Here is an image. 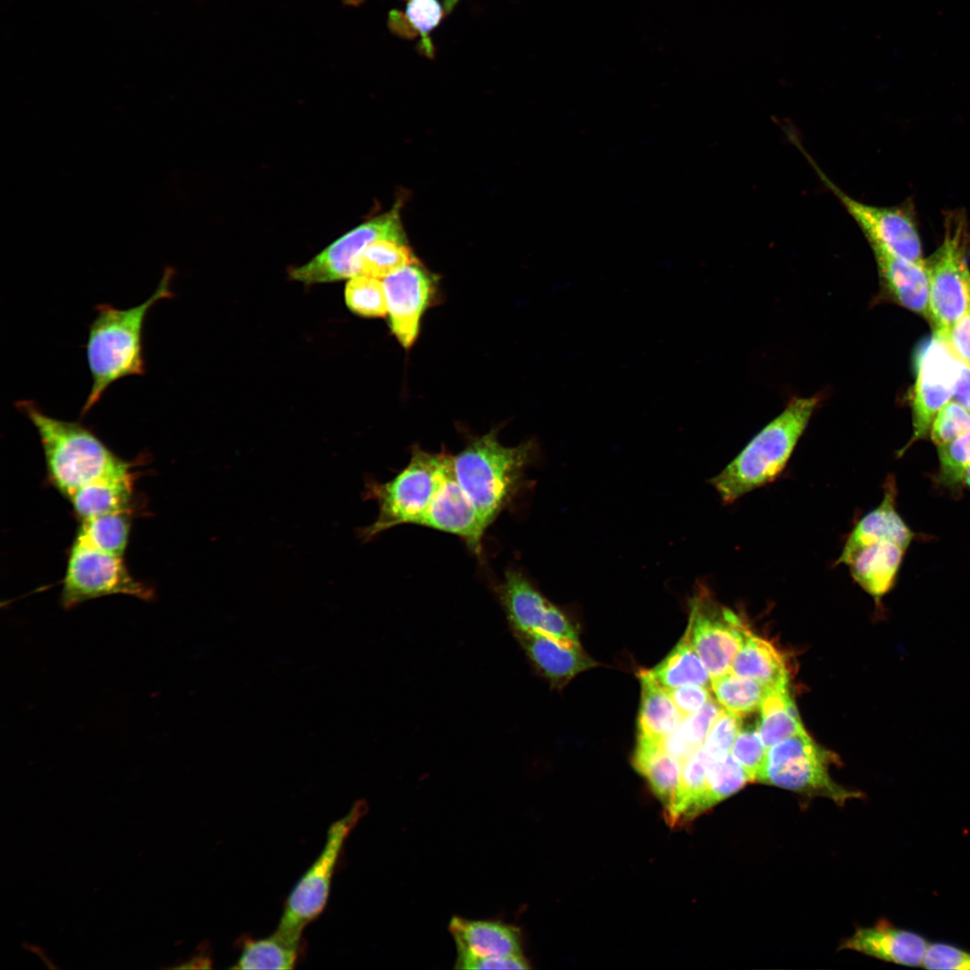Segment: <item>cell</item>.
I'll list each match as a JSON object with an SVG mask.
<instances>
[{
  "instance_id": "7bdbcfd3",
  "label": "cell",
  "mask_w": 970,
  "mask_h": 970,
  "mask_svg": "<svg viewBox=\"0 0 970 970\" xmlns=\"http://www.w3.org/2000/svg\"><path fill=\"white\" fill-rule=\"evenodd\" d=\"M667 691L683 717L698 711L712 699L710 688L698 684H686Z\"/></svg>"
},
{
  "instance_id": "1f68e13d",
  "label": "cell",
  "mask_w": 970,
  "mask_h": 970,
  "mask_svg": "<svg viewBox=\"0 0 970 970\" xmlns=\"http://www.w3.org/2000/svg\"><path fill=\"white\" fill-rule=\"evenodd\" d=\"M710 688L726 710L745 717L759 710L769 687L728 672L711 678Z\"/></svg>"
},
{
  "instance_id": "d6a6232c",
  "label": "cell",
  "mask_w": 970,
  "mask_h": 970,
  "mask_svg": "<svg viewBox=\"0 0 970 970\" xmlns=\"http://www.w3.org/2000/svg\"><path fill=\"white\" fill-rule=\"evenodd\" d=\"M747 782H751L749 776L730 752L713 758L707 770L701 812L737 792Z\"/></svg>"
},
{
  "instance_id": "4fadbf2b",
  "label": "cell",
  "mask_w": 970,
  "mask_h": 970,
  "mask_svg": "<svg viewBox=\"0 0 970 970\" xmlns=\"http://www.w3.org/2000/svg\"><path fill=\"white\" fill-rule=\"evenodd\" d=\"M957 373V358L944 340L933 333L917 353L912 401L913 436L899 454L929 435L936 414L952 399Z\"/></svg>"
},
{
  "instance_id": "d590c367",
  "label": "cell",
  "mask_w": 970,
  "mask_h": 970,
  "mask_svg": "<svg viewBox=\"0 0 970 970\" xmlns=\"http://www.w3.org/2000/svg\"><path fill=\"white\" fill-rule=\"evenodd\" d=\"M938 481L949 489L962 486L963 476L970 465V430L955 441L938 447Z\"/></svg>"
},
{
  "instance_id": "f546056e",
  "label": "cell",
  "mask_w": 970,
  "mask_h": 970,
  "mask_svg": "<svg viewBox=\"0 0 970 970\" xmlns=\"http://www.w3.org/2000/svg\"><path fill=\"white\" fill-rule=\"evenodd\" d=\"M130 531L128 511L82 520L75 541L123 557Z\"/></svg>"
},
{
  "instance_id": "3957f363",
  "label": "cell",
  "mask_w": 970,
  "mask_h": 970,
  "mask_svg": "<svg viewBox=\"0 0 970 970\" xmlns=\"http://www.w3.org/2000/svg\"><path fill=\"white\" fill-rule=\"evenodd\" d=\"M820 401L818 395L793 398L710 480L724 503H733L780 475Z\"/></svg>"
},
{
  "instance_id": "4dcf8cb0",
  "label": "cell",
  "mask_w": 970,
  "mask_h": 970,
  "mask_svg": "<svg viewBox=\"0 0 970 970\" xmlns=\"http://www.w3.org/2000/svg\"><path fill=\"white\" fill-rule=\"evenodd\" d=\"M444 15V6L439 0H408L403 12L394 10L390 13L389 26L401 37L420 36L425 54L430 57L433 48L428 34Z\"/></svg>"
},
{
  "instance_id": "ee69618b",
  "label": "cell",
  "mask_w": 970,
  "mask_h": 970,
  "mask_svg": "<svg viewBox=\"0 0 970 970\" xmlns=\"http://www.w3.org/2000/svg\"><path fill=\"white\" fill-rule=\"evenodd\" d=\"M455 969H495V970H506V969H529L531 966L529 961L523 955L498 957V958H477L469 959L462 962L454 963Z\"/></svg>"
},
{
  "instance_id": "ac0fdd59",
  "label": "cell",
  "mask_w": 970,
  "mask_h": 970,
  "mask_svg": "<svg viewBox=\"0 0 970 970\" xmlns=\"http://www.w3.org/2000/svg\"><path fill=\"white\" fill-rule=\"evenodd\" d=\"M906 548L888 540H877L842 549L836 565L848 567L853 580L879 604L895 583Z\"/></svg>"
},
{
  "instance_id": "8fae6325",
  "label": "cell",
  "mask_w": 970,
  "mask_h": 970,
  "mask_svg": "<svg viewBox=\"0 0 970 970\" xmlns=\"http://www.w3.org/2000/svg\"><path fill=\"white\" fill-rule=\"evenodd\" d=\"M381 239L405 242L397 208L353 228L306 264L290 269L289 275L305 284L350 278L359 274V260L366 248Z\"/></svg>"
},
{
  "instance_id": "b9f144b4",
  "label": "cell",
  "mask_w": 970,
  "mask_h": 970,
  "mask_svg": "<svg viewBox=\"0 0 970 970\" xmlns=\"http://www.w3.org/2000/svg\"><path fill=\"white\" fill-rule=\"evenodd\" d=\"M939 336L957 358L970 366V310Z\"/></svg>"
},
{
  "instance_id": "277c9868",
  "label": "cell",
  "mask_w": 970,
  "mask_h": 970,
  "mask_svg": "<svg viewBox=\"0 0 970 970\" xmlns=\"http://www.w3.org/2000/svg\"><path fill=\"white\" fill-rule=\"evenodd\" d=\"M533 451L531 442L503 445L493 430L452 456L454 476L487 527L516 494Z\"/></svg>"
},
{
  "instance_id": "9a60e30c",
  "label": "cell",
  "mask_w": 970,
  "mask_h": 970,
  "mask_svg": "<svg viewBox=\"0 0 970 970\" xmlns=\"http://www.w3.org/2000/svg\"><path fill=\"white\" fill-rule=\"evenodd\" d=\"M389 326L404 348H410L419 334L420 319L434 294V282L422 266H405L383 279Z\"/></svg>"
},
{
  "instance_id": "5bb4252c",
  "label": "cell",
  "mask_w": 970,
  "mask_h": 970,
  "mask_svg": "<svg viewBox=\"0 0 970 970\" xmlns=\"http://www.w3.org/2000/svg\"><path fill=\"white\" fill-rule=\"evenodd\" d=\"M498 594L515 633L536 631L578 640V631L566 614L520 571L508 569Z\"/></svg>"
},
{
  "instance_id": "4316f807",
  "label": "cell",
  "mask_w": 970,
  "mask_h": 970,
  "mask_svg": "<svg viewBox=\"0 0 970 970\" xmlns=\"http://www.w3.org/2000/svg\"><path fill=\"white\" fill-rule=\"evenodd\" d=\"M648 671L653 678L666 690L686 684L710 687V675L695 651L687 629L673 650L657 666Z\"/></svg>"
},
{
  "instance_id": "e0dca14e",
  "label": "cell",
  "mask_w": 970,
  "mask_h": 970,
  "mask_svg": "<svg viewBox=\"0 0 970 970\" xmlns=\"http://www.w3.org/2000/svg\"><path fill=\"white\" fill-rule=\"evenodd\" d=\"M448 930L456 947L455 963L523 955L520 929L499 920H472L454 916L449 922Z\"/></svg>"
},
{
  "instance_id": "bcb514c9",
  "label": "cell",
  "mask_w": 970,
  "mask_h": 970,
  "mask_svg": "<svg viewBox=\"0 0 970 970\" xmlns=\"http://www.w3.org/2000/svg\"><path fill=\"white\" fill-rule=\"evenodd\" d=\"M211 961L207 957L203 954L193 957L190 960L183 963L181 966H174L175 969H196V968H207L210 967Z\"/></svg>"
},
{
  "instance_id": "484cf974",
  "label": "cell",
  "mask_w": 970,
  "mask_h": 970,
  "mask_svg": "<svg viewBox=\"0 0 970 970\" xmlns=\"http://www.w3.org/2000/svg\"><path fill=\"white\" fill-rule=\"evenodd\" d=\"M132 493L129 471L92 481L69 498L73 509L82 520L98 516L128 511Z\"/></svg>"
},
{
  "instance_id": "d4e9b609",
  "label": "cell",
  "mask_w": 970,
  "mask_h": 970,
  "mask_svg": "<svg viewBox=\"0 0 970 970\" xmlns=\"http://www.w3.org/2000/svg\"><path fill=\"white\" fill-rule=\"evenodd\" d=\"M639 676L641 698L638 737L661 742L679 727L683 715L668 691L653 678L648 670H641Z\"/></svg>"
},
{
  "instance_id": "e575fe53",
  "label": "cell",
  "mask_w": 970,
  "mask_h": 970,
  "mask_svg": "<svg viewBox=\"0 0 970 970\" xmlns=\"http://www.w3.org/2000/svg\"><path fill=\"white\" fill-rule=\"evenodd\" d=\"M345 302L354 313L363 317H383L388 313L384 286L380 278L358 274L345 287Z\"/></svg>"
},
{
  "instance_id": "5b68a950",
  "label": "cell",
  "mask_w": 970,
  "mask_h": 970,
  "mask_svg": "<svg viewBox=\"0 0 970 970\" xmlns=\"http://www.w3.org/2000/svg\"><path fill=\"white\" fill-rule=\"evenodd\" d=\"M451 455L434 454L415 446L407 466L385 483L367 481L366 496L376 500L379 513L375 521L359 530V538L367 542L399 525H419L437 492Z\"/></svg>"
},
{
  "instance_id": "52a82bcc",
  "label": "cell",
  "mask_w": 970,
  "mask_h": 970,
  "mask_svg": "<svg viewBox=\"0 0 970 970\" xmlns=\"http://www.w3.org/2000/svg\"><path fill=\"white\" fill-rule=\"evenodd\" d=\"M966 237L967 226L964 216H948L940 245L925 260L928 321L938 335H942L970 310Z\"/></svg>"
},
{
  "instance_id": "cb8c5ba5",
  "label": "cell",
  "mask_w": 970,
  "mask_h": 970,
  "mask_svg": "<svg viewBox=\"0 0 970 970\" xmlns=\"http://www.w3.org/2000/svg\"><path fill=\"white\" fill-rule=\"evenodd\" d=\"M730 672L769 688L788 685L789 679L782 653L772 642L752 631L736 653Z\"/></svg>"
},
{
  "instance_id": "2e32d148",
  "label": "cell",
  "mask_w": 970,
  "mask_h": 970,
  "mask_svg": "<svg viewBox=\"0 0 970 970\" xmlns=\"http://www.w3.org/2000/svg\"><path fill=\"white\" fill-rule=\"evenodd\" d=\"M419 525L458 535L476 555H481L482 538L488 527L459 485L453 471L452 457L442 483Z\"/></svg>"
},
{
  "instance_id": "836d02e7",
  "label": "cell",
  "mask_w": 970,
  "mask_h": 970,
  "mask_svg": "<svg viewBox=\"0 0 970 970\" xmlns=\"http://www.w3.org/2000/svg\"><path fill=\"white\" fill-rule=\"evenodd\" d=\"M418 262L405 242L381 239L369 244L363 251L359 260V274L384 279L405 266Z\"/></svg>"
},
{
  "instance_id": "f1b7e54d",
  "label": "cell",
  "mask_w": 970,
  "mask_h": 970,
  "mask_svg": "<svg viewBox=\"0 0 970 970\" xmlns=\"http://www.w3.org/2000/svg\"><path fill=\"white\" fill-rule=\"evenodd\" d=\"M303 945L290 943L275 932L263 939L244 938L234 969H292L300 957Z\"/></svg>"
},
{
  "instance_id": "7c38bea8",
  "label": "cell",
  "mask_w": 970,
  "mask_h": 970,
  "mask_svg": "<svg viewBox=\"0 0 970 970\" xmlns=\"http://www.w3.org/2000/svg\"><path fill=\"white\" fill-rule=\"evenodd\" d=\"M797 144L824 185L859 225L870 247H881L917 264H925L917 227L905 211L866 204L847 195L824 173L799 143Z\"/></svg>"
},
{
  "instance_id": "f35d334b",
  "label": "cell",
  "mask_w": 970,
  "mask_h": 970,
  "mask_svg": "<svg viewBox=\"0 0 970 970\" xmlns=\"http://www.w3.org/2000/svg\"><path fill=\"white\" fill-rule=\"evenodd\" d=\"M722 710L723 707L711 699L698 711L683 717L676 731L685 743L696 751L703 745Z\"/></svg>"
},
{
  "instance_id": "30bf717a",
  "label": "cell",
  "mask_w": 970,
  "mask_h": 970,
  "mask_svg": "<svg viewBox=\"0 0 970 970\" xmlns=\"http://www.w3.org/2000/svg\"><path fill=\"white\" fill-rule=\"evenodd\" d=\"M689 605L687 630L691 642L710 677L730 672L736 653L751 631L746 622L717 601L702 585L698 586Z\"/></svg>"
},
{
  "instance_id": "74e56055",
  "label": "cell",
  "mask_w": 970,
  "mask_h": 970,
  "mask_svg": "<svg viewBox=\"0 0 970 970\" xmlns=\"http://www.w3.org/2000/svg\"><path fill=\"white\" fill-rule=\"evenodd\" d=\"M767 747L764 745L757 726L742 728L732 747L731 754L743 766L750 781H756L766 757Z\"/></svg>"
},
{
  "instance_id": "8992f818",
  "label": "cell",
  "mask_w": 970,
  "mask_h": 970,
  "mask_svg": "<svg viewBox=\"0 0 970 970\" xmlns=\"http://www.w3.org/2000/svg\"><path fill=\"white\" fill-rule=\"evenodd\" d=\"M367 808L365 800H357L344 816L329 827L323 849L285 903L275 930L285 940L303 945L304 930L324 910L344 844L359 820L367 813Z\"/></svg>"
},
{
  "instance_id": "7402d4cb",
  "label": "cell",
  "mask_w": 970,
  "mask_h": 970,
  "mask_svg": "<svg viewBox=\"0 0 970 970\" xmlns=\"http://www.w3.org/2000/svg\"><path fill=\"white\" fill-rule=\"evenodd\" d=\"M896 496L895 480L889 475L884 485L882 501L855 525L843 548L851 549L877 540H888L907 549L914 534L896 510Z\"/></svg>"
},
{
  "instance_id": "8d00e7d4",
  "label": "cell",
  "mask_w": 970,
  "mask_h": 970,
  "mask_svg": "<svg viewBox=\"0 0 970 970\" xmlns=\"http://www.w3.org/2000/svg\"><path fill=\"white\" fill-rule=\"evenodd\" d=\"M970 430V411L954 401L947 402L936 414L930 437L937 447L948 445Z\"/></svg>"
},
{
  "instance_id": "6da1fadb",
  "label": "cell",
  "mask_w": 970,
  "mask_h": 970,
  "mask_svg": "<svg viewBox=\"0 0 970 970\" xmlns=\"http://www.w3.org/2000/svg\"><path fill=\"white\" fill-rule=\"evenodd\" d=\"M174 274L173 268L165 267L155 291L138 305L120 309L100 304L95 307L96 315L89 325L85 345L92 385L82 415L88 413L114 383L145 375L146 319L156 303L172 297L171 282Z\"/></svg>"
},
{
  "instance_id": "603a6c76",
  "label": "cell",
  "mask_w": 970,
  "mask_h": 970,
  "mask_svg": "<svg viewBox=\"0 0 970 970\" xmlns=\"http://www.w3.org/2000/svg\"><path fill=\"white\" fill-rule=\"evenodd\" d=\"M632 764L664 805L665 814L668 813L676 801L683 763L666 754L661 742L638 737Z\"/></svg>"
},
{
  "instance_id": "ba28073f",
  "label": "cell",
  "mask_w": 970,
  "mask_h": 970,
  "mask_svg": "<svg viewBox=\"0 0 970 970\" xmlns=\"http://www.w3.org/2000/svg\"><path fill=\"white\" fill-rule=\"evenodd\" d=\"M833 754L819 746L804 730L767 748L756 781L843 804L859 794L833 780Z\"/></svg>"
},
{
  "instance_id": "9c48e42d",
  "label": "cell",
  "mask_w": 970,
  "mask_h": 970,
  "mask_svg": "<svg viewBox=\"0 0 970 970\" xmlns=\"http://www.w3.org/2000/svg\"><path fill=\"white\" fill-rule=\"evenodd\" d=\"M110 595H126L150 601L154 591L135 579L123 557L74 541L60 594L65 609Z\"/></svg>"
},
{
  "instance_id": "d6986e66",
  "label": "cell",
  "mask_w": 970,
  "mask_h": 970,
  "mask_svg": "<svg viewBox=\"0 0 970 970\" xmlns=\"http://www.w3.org/2000/svg\"><path fill=\"white\" fill-rule=\"evenodd\" d=\"M516 634L534 665L555 686L561 687L578 674L597 666L578 640L536 631Z\"/></svg>"
},
{
  "instance_id": "7dc6e473",
  "label": "cell",
  "mask_w": 970,
  "mask_h": 970,
  "mask_svg": "<svg viewBox=\"0 0 970 970\" xmlns=\"http://www.w3.org/2000/svg\"><path fill=\"white\" fill-rule=\"evenodd\" d=\"M962 485H965L970 489V465L967 467L964 473Z\"/></svg>"
},
{
  "instance_id": "44dd1931",
  "label": "cell",
  "mask_w": 970,
  "mask_h": 970,
  "mask_svg": "<svg viewBox=\"0 0 970 970\" xmlns=\"http://www.w3.org/2000/svg\"><path fill=\"white\" fill-rule=\"evenodd\" d=\"M871 249L885 294L901 306L928 319L925 264H917L881 247Z\"/></svg>"
},
{
  "instance_id": "83f0119b",
  "label": "cell",
  "mask_w": 970,
  "mask_h": 970,
  "mask_svg": "<svg viewBox=\"0 0 970 970\" xmlns=\"http://www.w3.org/2000/svg\"><path fill=\"white\" fill-rule=\"evenodd\" d=\"M759 710L756 726L767 748L805 730L788 685L769 688Z\"/></svg>"
},
{
  "instance_id": "60d3db41",
  "label": "cell",
  "mask_w": 970,
  "mask_h": 970,
  "mask_svg": "<svg viewBox=\"0 0 970 970\" xmlns=\"http://www.w3.org/2000/svg\"><path fill=\"white\" fill-rule=\"evenodd\" d=\"M922 966L927 969L970 970V952L943 942L929 944Z\"/></svg>"
},
{
  "instance_id": "f6af8a7d",
  "label": "cell",
  "mask_w": 970,
  "mask_h": 970,
  "mask_svg": "<svg viewBox=\"0 0 970 970\" xmlns=\"http://www.w3.org/2000/svg\"><path fill=\"white\" fill-rule=\"evenodd\" d=\"M952 401L970 411V366L957 358V373Z\"/></svg>"
},
{
  "instance_id": "7a4b0ae2",
  "label": "cell",
  "mask_w": 970,
  "mask_h": 970,
  "mask_svg": "<svg viewBox=\"0 0 970 970\" xmlns=\"http://www.w3.org/2000/svg\"><path fill=\"white\" fill-rule=\"evenodd\" d=\"M15 407L35 428L49 480L66 498L98 479L129 471L128 464L82 423L51 417L31 400L16 401Z\"/></svg>"
},
{
  "instance_id": "ab89813d",
  "label": "cell",
  "mask_w": 970,
  "mask_h": 970,
  "mask_svg": "<svg viewBox=\"0 0 970 970\" xmlns=\"http://www.w3.org/2000/svg\"><path fill=\"white\" fill-rule=\"evenodd\" d=\"M741 718L723 709L701 745L711 758L730 752L732 745L742 728Z\"/></svg>"
},
{
  "instance_id": "ffe728a7",
  "label": "cell",
  "mask_w": 970,
  "mask_h": 970,
  "mask_svg": "<svg viewBox=\"0 0 970 970\" xmlns=\"http://www.w3.org/2000/svg\"><path fill=\"white\" fill-rule=\"evenodd\" d=\"M929 942L917 932L894 926L886 920L860 928L842 948L906 966L922 965Z\"/></svg>"
}]
</instances>
